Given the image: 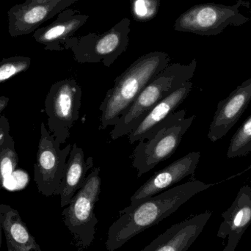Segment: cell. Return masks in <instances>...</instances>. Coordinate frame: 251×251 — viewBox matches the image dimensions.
<instances>
[{"label":"cell","mask_w":251,"mask_h":251,"mask_svg":"<svg viewBox=\"0 0 251 251\" xmlns=\"http://www.w3.org/2000/svg\"><path fill=\"white\" fill-rule=\"evenodd\" d=\"M213 186L193 180L165 190L134 206L120 211L107 232L106 248L115 251L140 233L168 218L201 192Z\"/></svg>","instance_id":"6da1fadb"},{"label":"cell","mask_w":251,"mask_h":251,"mask_svg":"<svg viewBox=\"0 0 251 251\" xmlns=\"http://www.w3.org/2000/svg\"><path fill=\"white\" fill-rule=\"evenodd\" d=\"M169 55L162 51H152L139 57L115 79L113 88L107 91L100 110V130L115 126L121 116L134 102L143 88L155 76L169 66Z\"/></svg>","instance_id":"7a4b0ae2"},{"label":"cell","mask_w":251,"mask_h":251,"mask_svg":"<svg viewBox=\"0 0 251 251\" xmlns=\"http://www.w3.org/2000/svg\"><path fill=\"white\" fill-rule=\"evenodd\" d=\"M196 67L197 60L193 59L188 65L178 63L169 65L158 74L121 116L110 132L111 138L116 140L128 135L158 103L191 80Z\"/></svg>","instance_id":"3957f363"},{"label":"cell","mask_w":251,"mask_h":251,"mask_svg":"<svg viewBox=\"0 0 251 251\" xmlns=\"http://www.w3.org/2000/svg\"><path fill=\"white\" fill-rule=\"evenodd\" d=\"M186 114L184 109L175 112L164 121L154 134L139 141L131 155V167L137 169L138 178L174 154L196 119V116L186 119Z\"/></svg>","instance_id":"277c9868"},{"label":"cell","mask_w":251,"mask_h":251,"mask_svg":"<svg viewBox=\"0 0 251 251\" xmlns=\"http://www.w3.org/2000/svg\"><path fill=\"white\" fill-rule=\"evenodd\" d=\"M243 7L250 8L251 3L237 0L233 5L215 3L196 4L177 18L174 29L203 36L218 35L227 26H241L251 20V17L242 13Z\"/></svg>","instance_id":"5b68a950"},{"label":"cell","mask_w":251,"mask_h":251,"mask_svg":"<svg viewBox=\"0 0 251 251\" xmlns=\"http://www.w3.org/2000/svg\"><path fill=\"white\" fill-rule=\"evenodd\" d=\"M130 25V19L124 18L104 33L72 36L65 43L64 50H72L77 63H102L110 67L128 47Z\"/></svg>","instance_id":"8992f818"},{"label":"cell","mask_w":251,"mask_h":251,"mask_svg":"<svg viewBox=\"0 0 251 251\" xmlns=\"http://www.w3.org/2000/svg\"><path fill=\"white\" fill-rule=\"evenodd\" d=\"M100 171L101 168L98 167L87 176L83 186L62 213L65 225L81 249H88L95 238L98 219L94 214V207L101 193Z\"/></svg>","instance_id":"52a82bcc"},{"label":"cell","mask_w":251,"mask_h":251,"mask_svg":"<svg viewBox=\"0 0 251 251\" xmlns=\"http://www.w3.org/2000/svg\"><path fill=\"white\" fill-rule=\"evenodd\" d=\"M82 88L74 78L51 85L46 97L45 112L49 131L63 144L70 137V129L79 118Z\"/></svg>","instance_id":"ba28073f"},{"label":"cell","mask_w":251,"mask_h":251,"mask_svg":"<svg viewBox=\"0 0 251 251\" xmlns=\"http://www.w3.org/2000/svg\"><path fill=\"white\" fill-rule=\"evenodd\" d=\"M60 145L42 122L34 165V181L39 193L47 197L60 195L65 166L72 150L71 144L64 149Z\"/></svg>","instance_id":"9c48e42d"},{"label":"cell","mask_w":251,"mask_h":251,"mask_svg":"<svg viewBox=\"0 0 251 251\" xmlns=\"http://www.w3.org/2000/svg\"><path fill=\"white\" fill-rule=\"evenodd\" d=\"M78 1L80 0H53L43 4H16L7 12L9 34L13 38L29 35L44 22Z\"/></svg>","instance_id":"30bf717a"},{"label":"cell","mask_w":251,"mask_h":251,"mask_svg":"<svg viewBox=\"0 0 251 251\" xmlns=\"http://www.w3.org/2000/svg\"><path fill=\"white\" fill-rule=\"evenodd\" d=\"M201 157L200 152H190L156 171L131 196L130 206H134L156 196L190 175H194Z\"/></svg>","instance_id":"8fae6325"},{"label":"cell","mask_w":251,"mask_h":251,"mask_svg":"<svg viewBox=\"0 0 251 251\" xmlns=\"http://www.w3.org/2000/svg\"><path fill=\"white\" fill-rule=\"evenodd\" d=\"M251 101V77L218 103L213 120L209 126L208 138L215 143L225 137L243 116Z\"/></svg>","instance_id":"7c38bea8"},{"label":"cell","mask_w":251,"mask_h":251,"mask_svg":"<svg viewBox=\"0 0 251 251\" xmlns=\"http://www.w3.org/2000/svg\"><path fill=\"white\" fill-rule=\"evenodd\" d=\"M222 218L217 237L227 240L223 251H235L251 225V187L249 184L240 188L231 206L222 214Z\"/></svg>","instance_id":"4fadbf2b"},{"label":"cell","mask_w":251,"mask_h":251,"mask_svg":"<svg viewBox=\"0 0 251 251\" xmlns=\"http://www.w3.org/2000/svg\"><path fill=\"white\" fill-rule=\"evenodd\" d=\"M88 19L89 16L87 15L66 9L59 13L52 23L38 28L32 36L36 42L44 46V50L63 51L66 41L74 36L76 31L86 24Z\"/></svg>","instance_id":"5bb4252c"},{"label":"cell","mask_w":251,"mask_h":251,"mask_svg":"<svg viewBox=\"0 0 251 251\" xmlns=\"http://www.w3.org/2000/svg\"><path fill=\"white\" fill-rule=\"evenodd\" d=\"M193 85L191 81L187 82L153 107L128 134L130 144H134L141 140H146L154 134L164 121L175 113L176 109L184 102L191 92Z\"/></svg>","instance_id":"9a60e30c"},{"label":"cell","mask_w":251,"mask_h":251,"mask_svg":"<svg viewBox=\"0 0 251 251\" xmlns=\"http://www.w3.org/2000/svg\"><path fill=\"white\" fill-rule=\"evenodd\" d=\"M212 215L211 212H203L172 226L155 239L152 251H187L203 231Z\"/></svg>","instance_id":"2e32d148"},{"label":"cell","mask_w":251,"mask_h":251,"mask_svg":"<svg viewBox=\"0 0 251 251\" xmlns=\"http://www.w3.org/2000/svg\"><path fill=\"white\" fill-rule=\"evenodd\" d=\"M85 153L76 143H74L65 166L64 174L60 188V205L66 207L76 192L83 186L87 173L94 167V159H85Z\"/></svg>","instance_id":"e0dca14e"},{"label":"cell","mask_w":251,"mask_h":251,"mask_svg":"<svg viewBox=\"0 0 251 251\" xmlns=\"http://www.w3.org/2000/svg\"><path fill=\"white\" fill-rule=\"evenodd\" d=\"M0 215L7 251H43L17 210L9 205L0 204Z\"/></svg>","instance_id":"ac0fdd59"},{"label":"cell","mask_w":251,"mask_h":251,"mask_svg":"<svg viewBox=\"0 0 251 251\" xmlns=\"http://www.w3.org/2000/svg\"><path fill=\"white\" fill-rule=\"evenodd\" d=\"M251 152V116L239 127L228 146V158L241 157Z\"/></svg>","instance_id":"d6986e66"},{"label":"cell","mask_w":251,"mask_h":251,"mask_svg":"<svg viewBox=\"0 0 251 251\" xmlns=\"http://www.w3.org/2000/svg\"><path fill=\"white\" fill-rule=\"evenodd\" d=\"M18 163L19 156L15 149L14 140L10 134L0 150V190L5 178L14 172Z\"/></svg>","instance_id":"ffe728a7"},{"label":"cell","mask_w":251,"mask_h":251,"mask_svg":"<svg viewBox=\"0 0 251 251\" xmlns=\"http://www.w3.org/2000/svg\"><path fill=\"white\" fill-rule=\"evenodd\" d=\"M31 65V59L23 56L4 58L0 61V83L26 72Z\"/></svg>","instance_id":"44dd1931"},{"label":"cell","mask_w":251,"mask_h":251,"mask_svg":"<svg viewBox=\"0 0 251 251\" xmlns=\"http://www.w3.org/2000/svg\"><path fill=\"white\" fill-rule=\"evenodd\" d=\"M133 19L146 22L156 17L161 6V0H129Z\"/></svg>","instance_id":"7402d4cb"},{"label":"cell","mask_w":251,"mask_h":251,"mask_svg":"<svg viewBox=\"0 0 251 251\" xmlns=\"http://www.w3.org/2000/svg\"><path fill=\"white\" fill-rule=\"evenodd\" d=\"M10 134V126L8 119L0 115V150Z\"/></svg>","instance_id":"603a6c76"},{"label":"cell","mask_w":251,"mask_h":251,"mask_svg":"<svg viewBox=\"0 0 251 251\" xmlns=\"http://www.w3.org/2000/svg\"><path fill=\"white\" fill-rule=\"evenodd\" d=\"M10 99L6 97H0V115L2 113L3 110H5L8 104Z\"/></svg>","instance_id":"cb8c5ba5"},{"label":"cell","mask_w":251,"mask_h":251,"mask_svg":"<svg viewBox=\"0 0 251 251\" xmlns=\"http://www.w3.org/2000/svg\"><path fill=\"white\" fill-rule=\"evenodd\" d=\"M53 0H26L25 3L26 4H43V3L49 2Z\"/></svg>","instance_id":"d4e9b609"},{"label":"cell","mask_w":251,"mask_h":251,"mask_svg":"<svg viewBox=\"0 0 251 251\" xmlns=\"http://www.w3.org/2000/svg\"><path fill=\"white\" fill-rule=\"evenodd\" d=\"M155 246V240H153V241L151 242V243H150V244L149 245V246H146V248H144L143 249V250H142L141 251H152L153 250V248H154Z\"/></svg>","instance_id":"484cf974"},{"label":"cell","mask_w":251,"mask_h":251,"mask_svg":"<svg viewBox=\"0 0 251 251\" xmlns=\"http://www.w3.org/2000/svg\"><path fill=\"white\" fill-rule=\"evenodd\" d=\"M2 227L1 224V215H0V251H1V241H2Z\"/></svg>","instance_id":"4316f807"}]
</instances>
